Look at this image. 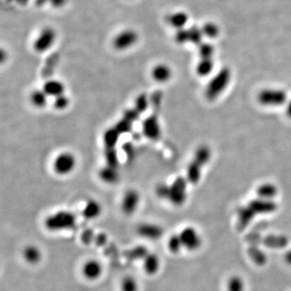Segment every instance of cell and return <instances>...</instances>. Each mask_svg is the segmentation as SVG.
<instances>
[{
	"label": "cell",
	"mask_w": 291,
	"mask_h": 291,
	"mask_svg": "<svg viewBox=\"0 0 291 291\" xmlns=\"http://www.w3.org/2000/svg\"><path fill=\"white\" fill-rule=\"evenodd\" d=\"M156 192V195L160 198L167 199L168 200V198L169 186L161 184L160 186H157Z\"/></svg>",
	"instance_id": "cell-42"
},
{
	"label": "cell",
	"mask_w": 291,
	"mask_h": 291,
	"mask_svg": "<svg viewBox=\"0 0 291 291\" xmlns=\"http://www.w3.org/2000/svg\"><path fill=\"white\" fill-rule=\"evenodd\" d=\"M76 225V216L68 210L58 211L48 216L44 220V226L50 232L70 230Z\"/></svg>",
	"instance_id": "cell-2"
},
{
	"label": "cell",
	"mask_w": 291,
	"mask_h": 291,
	"mask_svg": "<svg viewBox=\"0 0 291 291\" xmlns=\"http://www.w3.org/2000/svg\"><path fill=\"white\" fill-rule=\"evenodd\" d=\"M140 40L138 32L134 28H124L114 36L112 47L116 50L124 51L132 48Z\"/></svg>",
	"instance_id": "cell-5"
},
{
	"label": "cell",
	"mask_w": 291,
	"mask_h": 291,
	"mask_svg": "<svg viewBox=\"0 0 291 291\" xmlns=\"http://www.w3.org/2000/svg\"><path fill=\"white\" fill-rule=\"evenodd\" d=\"M286 260L287 263L291 264V250L288 252L286 255Z\"/></svg>",
	"instance_id": "cell-44"
},
{
	"label": "cell",
	"mask_w": 291,
	"mask_h": 291,
	"mask_svg": "<svg viewBox=\"0 0 291 291\" xmlns=\"http://www.w3.org/2000/svg\"><path fill=\"white\" fill-rule=\"evenodd\" d=\"M76 158L70 152H62L54 161V170L58 175L66 176L74 171Z\"/></svg>",
	"instance_id": "cell-7"
},
{
	"label": "cell",
	"mask_w": 291,
	"mask_h": 291,
	"mask_svg": "<svg viewBox=\"0 0 291 291\" xmlns=\"http://www.w3.org/2000/svg\"><path fill=\"white\" fill-rule=\"evenodd\" d=\"M122 150H124L126 156L129 161L133 160L135 156L134 146L130 142H124L122 146Z\"/></svg>",
	"instance_id": "cell-41"
},
{
	"label": "cell",
	"mask_w": 291,
	"mask_h": 291,
	"mask_svg": "<svg viewBox=\"0 0 291 291\" xmlns=\"http://www.w3.org/2000/svg\"><path fill=\"white\" fill-rule=\"evenodd\" d=\"M140 116H141V114L134 108H132L124 110L122 118L130 120V122L134 123L135 122L140 120Z\"/></svg>",
	"instance_id": "cell-40"
},
{
	"label": "cell",
	"mask_w": 291,
	"mask_h": 291,
	"mask_svg": "<svg viewBox=\"0 0 291 291\" xmlns=\"http://www.w3.org/2000/svg\"><path fill=\"white\" fill-rule=\"evenodd\" d=\"M260 104L266 107H279L287 102V93L282 89L264 88L258 93Z\"/></svg>",
	"instance_id": "cell-3"
},
{
	"label": "cell",
	"mask_w": 291,
	"mask_h": 291,
	"mask_svg": "<svg viewBox=\"0 0 291 291\" xmlns=\"http://www.w3.org/2000/svg\"><path fill=\"white\" fill-rule=\"evenodd\" d=\"M286 116H288L290 119H291V100L287 102L286 108Z\"/></svg>",
	"instance_id": "cell-43"
},
{
	"label": "cell",
	"mask_w": 291,
	"mask_h": 291,
	"mask_svg": "<svg viewBox=\"0 0 291 291\" xmlns=\"http://www.w3.org/2000/svg\"><path fill=\"white\" fill-rule=\"evenodd\" d=\"M214 62L212 58H200L196 66V74L202 77L209 76L213 70Z\"/></svg>",
	"instance_id": "cell-27"
},
{
	"label": "cell",
	"mask_w": 291,
	"mask_h": 291,
	"mask_svg": "<svg viewBox=\"0 0 291 291\" xmlns=\"http://www.w3.org/2000/svg\"><path fill=\"white\" fill-rule=\"evenodd\" d=\"M99 176L102 182L108 184L118 183L120 178L118 168H114L107 165L100 170Z\"/></svg>",
	"instance_id": "cell-20"
},
{
	"label": "cell",
	"mask_w": 291,
	"mask_h": 291,
	"mask_svg": "<svg viewBox=\"0 0 291 291\" xmlns=\"http://www.w3.org/2000/svg\"><path fill=\"white\" fill-rule=\"evenodd\" d=\"M179 236L183 248H186L188 250H196L202 244V240L194 228H184L180 233Z\"/></svg>",
	"instance_id": "cell-12"
},
{
	"label": "cell",
	"mask_w": 291,
	"mask_h": 291,
	"mask_svg": "<svg viewBox=\"0 0 291 291\" xmlns=\"http://www.w3.org/2000/svg\"><path fill=\"white\" fill-rule=\"evenodd\" d=\"M160 268V260L157 254L149 252L142 260V268L148 275L156 274Z\"/></svg>",
	"instance_id": "cell-15"
},
{
	"label": "cell",
	"mask_w": 291,
	"mask_h": 291,
	"mask_svg": "<svg viewBox=\"0 0 291 291\" xmlns=\"http://www.w3.org/2000/svg\"><path fill=\"white\" fill-rule=\"evenodd\" d=\"M202 32V34L206 35L208 38H216L220 34V28L214 24L207 23L203 27Z\"/></svg>",
	"instance_id": "cell-39"
},
{
	"label": "cell",
	"mask_w": 291,
	"mask_h": 291,
	"mask_svg": "<svg viewBox=\"0 0 291 291\" xmlns=\"http://www.w3.org/2000/svg\"><path fill=\"white\" fill-rule=\"evenodd\" d=\"M248 254L250 256H251L252 259L254 260L256 264L262 266V264H264L266 263V254L260 249L258 248L255 247V246H252V247L250 248L248 250Z\"/></svg>",
	"instance_id": "cell-33"
},
{
	"label": "cell",
	"mask_w": 291,
	"mask_h": 291,
	"mask_svg": "<svg viewBox=\"0 0 291 291\" xmlns=\"http://www.w3.org/2000/svg\"><path fill=\"white\" fill-rule=\"evenodd\" d=\"M23 258L28 264H36L42 259V252L36 245H27L22 252Z\"/></svg>",
	"instance_id": "cell-18"
},
{
	"label": "cell",
	"mask_w": 291,
	"mask_h": 291,
	"mask_svg": "<svg viewBox=\"0 0 291 291\" xmlns=\"http://www.w3.org/2000/svg\"><path fill=\"white\" fill-rule=\"evenodd\" d=\"M70 104V100L66 95H61L54 100V107L57 110H64Z\"/></svg>",
	"instance_id": "cell-38"
},
{
	"label": "cell",
	"mask_w": 291,
	"mask_h": 291,
	"mask_svg": "<svg viewBox=\"0 0 291 291\" xmlns=\"http://www.w3.org/2000/svg\"><path fill=\"white\" fill-rule=\"evenodd\" d=\"M168 24L173 28L183 30L188 20V16L184 12H176L169 14L167 17Z\"/></svg>",
	"instance_id": "cell-19"
},
{
	"label": "cell",
	"mask_w": 291,
	"mask_h": 291,
	"mask_svg": "<svg viewBox=\"0 0 291 291\" xmlns=\"http://www.w3.org/2000/svg\"><path fill=\"white\" fill-rule=\"evenodd\" d=\"M104 268L102 263L96 259L88 260L81 268V272L85 279L96 280L103 274Z\"/></svg>",
	"instance_id": "cell-10"
},
{
	"label": "cell",
	"mask_w": 291,
	"mask_h": 291,
	"mask_svg": "<svg viewBox=\"0 0 291 291\" xmlns=\"http://www.w3.org/2000/svg\"><path fill=\"white\" fill-rule=\"evenodd\" d=\"M244 282L238 276H232L228 282V291H244Z\"/></svg>",
	"instance_id": "cell-36"
},
{
	"label": "cell",
	"mask_w": 291,
	"mask_h": 291,
	"mask_svg": "<svg viewBox=\"0 0 291 291\" xmlns=\"http://www.w3.org/2000/svg\"><path fill=\"white\" fill-rule=\"evenodd\" d=\"M142 134L144 137L152 141H156L160 138V124L156 114H152L144 119L142 124Z\"/></svg>",
	"instance_id": "cell-8"
},
{
	"label": "cell",
	"mask_w": 291,
	"mask_h": 291,
	"mask_svg": "<svg viewBox=\"0 0 291 291\" xmlns=\"http://www.w3.org/2000/svg\"><path fill=\"white\" fill-rule=\"evenodd\" d=\"M187 183L188 180L182 176H178L169 186L168 200L173 205H183L187 198Z\"/></svg>",
	"instance_id": "cell-6"
},
{
	"label": "cell",
	"mask_w": 291,
	"mask_h": 291,
	"mask_svg": "<svg viewBox=\"0 0 291 291\" xmlns=\"http://www.w3.org/2000/svg\"><path fill=\"white\" fill-rule=\"evenodd\" d=\"M232 72L228 68H222L218 72L206 86L205 96L210 102L216 100L226 90L230 84Z\"/></svg>",
	"instance_id": "cell-1"
},
{
	"label": "cell",
	"mask_w": 291,
	"mask_h": 291,
	"mask_svg": "<svg viewBox=\"0 0 291 291\" xmlns=\"http://www.w3.org/2000/svg\"><path fill=\"white\" fill-rule=\"evenodd\" d=\"M56 40V30L50 26H46L36 35L34 42V50L36 53H44L53 47Z\"/></svg>",
	"instance_id": "cell-4"
},
{
	"label": "cell",
	"mask_w": 291,
	"mask_h": 291,
	"mask_svg": "<svg viewBox=\"0 0 291 291\" xmlns=\"http://www.w3.org/2000/svg\"><path fill=\"white\" fill-rule=\"evenodd\" d=\"M150 252L144 246H136L130 249L129 252H127V258L133 260H144V258L148 255Z\"/></svg>",
	"instance_id": "cell-31"
},
{
	"label": "cell",
	"mask_w": 291,
	"mask_h": 291,
	"mask_svg": "<svg viewBox=\"0 0 291 291\" xmlns=\"http://www.w3.org/2000/svg\"><path fill=\"white\" fill-rule=\"evenodd\" d=\"M211 158V150L206 146H200L194 153V158L192 160L198 162L202 167L207 164Z\"/></svg>",
	"instance_id": "cell-25"
},
{
	"label": "cell",
	"mask_w": 291,
	"mask_h": 291,
	"mask_svg": "<svg viewBox=\"0 0 291 291\" xmlns=\"http://www.w3.org/2000/svg\"><path fill=\"white\" fill-rule=\"evenodd\" d=\"M48 96L42 90H35L30 95V102L32 106L38 108H42L46 107L48 102Z\"/></svg>",
	"instance_id": "cell-26"
},
{
	"label": "cell",
	"mask_w": 291,
	"mask_h": 291,
	"mask_svg": "<svg viewBox=\"0 0 291 291\" xmlns=\"http://www.w3.org/2000/svg\"><path fill=\"white\" fill-rule=\"evenodd\" d=\"M278 190L274 184L264 183L260 184L256 190V194L259 198L266 200H272L276 196Z\"/></svg>",
	"instance_id": "cell-22"
},
{
	"label": "cell",
	"mask_w": 291,
	"mask_h": 291,
	"mask_svg": "<svg viewBox=\"0 0 291 291\" xmlns=\"http://www.w3.org/2000/svg\"><path fill=\"white\" fill-rule=\"evenodd\" d=\"M214 54V48L210 44H202L199 46V55L200 58H212Z\"/></svg>",
	"instance_id": "cell-37"
},
{
	"label": "cell",
	"mask_w": 291,
	"mask_h": 291,
	"mask_svg": "<svg viewBox=\"0 0 291 291\" xmlns=\"http://www.w3.org/2000/svg\"><path fill=\"white\" fill-rule=\"evenodd\" d=\"M102 213V206L98 200H89L82 210V217L86 220H94Z\"/></svg>",
	"instance_id": "cell-17"
},
{
	"label": "cell",
	"mask_w": 291,
	"mask_h": 291,
	"mask_svg": "<svg viewBox=\"0 0 291 291\" xmlns=\"http://www.w3.org/2000/svg\"><path fill=\"white\" fill-rule=\"evenodd\" d=\"M104 158H106V165L110 167L118 168L120 164L119 161L118 153L116 148L106 149L104 150Z\"/></svg>",
	"instance_id": "cell-29"
},
{
	"label": "cell",
	"mask_w": 291,
	"mask_h": 291,
	"mask_svg": "<svg viewBox=\"0 0 291 291\" xmlns=\"http://www.w3.org/2000/svg\"><path fill=\"white\" fill-rule=\"evenodd\" d=\"M168 248L172 254H178L183 248L179 234H173L168 241Z\"/></svg>",
	"instance_id": "cell-35"
},
{
	"label": "cell",
	"mask_w": 291,
	"mask_h": 291,
	"mask_svg": "<svg viewBox=\"0 0 291 291\" xmlns=\"http://www.w3.org/2000/svg\"><path fill=\"white\" fill-rule=\"evenodd\" d=\"M150 100L146 93H141L136 97L134 100L135 110H138L140 114H144L150 106Z\"/></svg>",
	"instance_id": "cell-30"
},
{
	"label": "cell",
	"mask_w": 291,
	"mask_h": 291,
	"mask_svg": "<svg viewBox=\"0 0 291 291\" xmlns=\"http://www.w3.org/2000/svg\"><path fill=\"white\" fill-rule=\"evenodd\" d=\"M248 206L251 208L255 214L272 213L276 210V203L272 202V200H266L259 198L250 202Z\"/></svg>",
	"instance_id": "cell-13"
},
{
	"label": "cell",
	"mask_w": 291,
	"mask_h": 291,
	"mask_svg": "<svg viewBox=\"0 0 291 291\" xmlns=\"http://www.w3.org/2000/svg\"><path fill=\"white\" fill-rule=\"evenodd\" d=\"M140 195L134 190H130L123 196L120 208L126 216H132L140 206Z\"/></svg>",
	"instance_id": "cell-9"
},
{
	"label": "cell",
	"mask_w": 291,
	"mask_h": 291,
	"mask_svg": "<svg viewBox=\"0 0 291 291\" xmlns=\"http://www.w3.org/2000/svg\"><path fill=\"white\" fill-rule=\"evenodd\" d=\"M137 233L142 238H146L148 240H158L164 234V230L160 225L144 222L138 225L137 228Z\"/></svg>",
	"instance_id": "cell-11"
},
{
	"label": "cell",
	"mask_w": 291,
	"mask_h": 291,
	"mask_svg": "<svg viewBox=\"0 0 291 291\" xmlns=\"http://www.w3.org/2000/svg\"><path fill=\"white\" fill-rule=\"evenodd\" d=\"M202 167L195 161L192 160L190 162L187 168V173H186V179L188 182L194 184L198 183L200 176H202Z\"/></svg>",
	"instance_id": "cell-24"
},
{
	"label": "cell",
	"mask_w": 291,
	"mask_h": 291,
	"mask_svg": "<svg viewBox=\"0 0 291 291\" xmlns=\"http://www.w3.org/2000/svg\"><path fill=\"white\" fill-rule=\"evenodd\" d=\"M65 85L57 80H50L44 82L42 90L48 97H56L64 95L65 92Z\"/></svg>",
	"instance_id": "cell-16"
},
{
	"label": "cell",
	"mask_w": 291,
	"mask_h": 291,
	"mask_svg": "<svg viewBox=\"0 0 291 291\" xmlns=\"http://www.w3.org/2000/svg\"><path fill=\"white\" fill-rule=\"evenodd\" d=\"M172 76V70L168 65L165 64H158L152 68V77L156 82H167Z\"/></svg>",
	"instance_id": "cell-14"
},
{
	"label": "cell",
	"mask_w": 291,
	"mask_h": 291,
	"mask_svg": "<svg viewBox=\"0 0 291 291\" xmlns=\"http://www.w3.org/2000/svg\"><path fill=\"white\" fill-rule=\"evenodd\" d=\"M264 244L271 248H282L286 246L288 240L283 236H270L264 238Z\"/></svg>",
	"instance_id": "cell-28"
},
{
	"label": "cell",
	"mask_w": 291,
	"mask_h": 291,
	"mask_svg": "<svg viewBox=\"0 0 291 291\" xmlns=\"http://www.w3.org/2000/svg\"><path fill=\"white\" fill-rule=\"evenodd\" d=\"M120 286L122 291H138V283L132 276L123 278Z\"/></svg>",
	"instance_id": "cell-32"
},
{
	"label": "cell",
	"mask_w": 291,
	"mask_h": 291,
	"mask_svg": "<svg viewBox=\"0 0 291 291\" xmlns=\"http://www.w3.org/2000/svg\"><path fill=\"white\" fill-rule=\"evenodd\" d=\"M133 124L134 123L122 118L116 122L114 127L116 128V130L118 131L120 135L126 134L133 132Z\"/></svg>",
	"instance_id": "cell-34"
},
{
	"label": "cell",
	"mask_w": 291,
	"mask_h": 291,
	"mask_svg": "<svg viewBox=\"0 0 291 291\" xmlns=\"http://www.w3.org/2000/svg\"><path fill=\"white\" fill-rule=\"evenodd\" d=\"M120 134L115 127L106 130L103 134L104 145L106 149L116 148V146L120 140Z\"/></svg>",
	"instance_id": "cell-21"
},
{
	"label": "cell",
	"mask_w": 291,
	"mask_h": 291,
	"mask_svg": "<svg viewBox=\"0 0 291 291\" xmlns=\"http://www.w3.org/2000/svg\"><path fill=\"white\" fill-rule=\"evenodd\" d=\"M255 216L254 211L252 210L248 206L240 208L238 210V228L242 230L254 220Z\"/></svg>",
	"instance_id": "cell-23"
}]
</instances>
